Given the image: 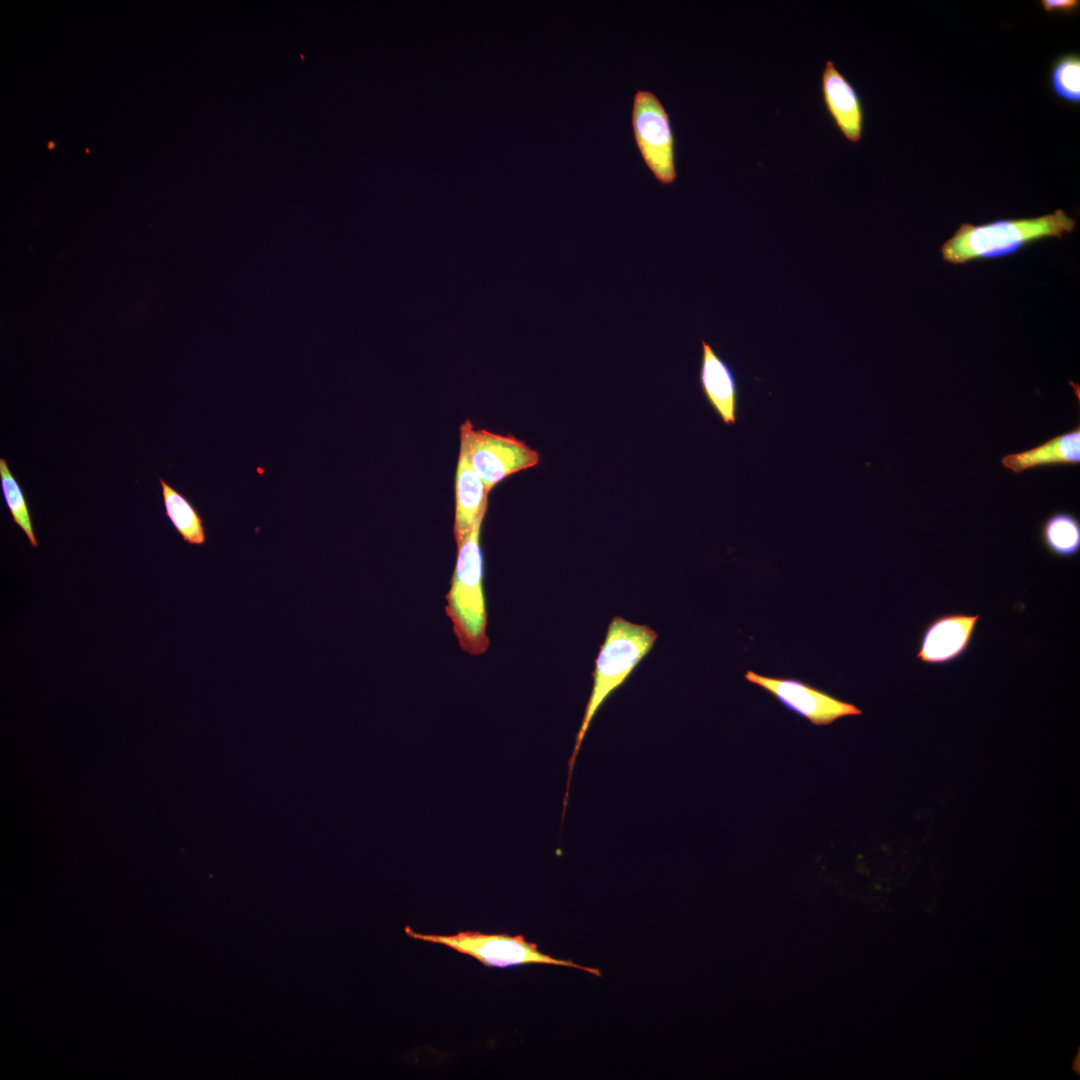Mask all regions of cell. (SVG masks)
<instances>
[{
	"label": "cell",
	"instance_id": "obj_1",
	"mask_svg": "<svg viewBox=\"0 0 1080 1080\" xmlns=\"http://www.w3.org/2000/svg\"><path fill=\"white\" fill-rule=\"evenodd\" d=\"M488 510L486 504L468 536L457 545V560L446 594L445 611L460 648L472 656L487 652V608L483 586L484 563L481 530Z\"/></svg>",
	"mask_w": 1080,
	"mask_h": 1080
},
{
	"label": "cell",
	"instance_id": "obj_2",
	"mask_svg": "<svg viewBox=\"0 0 1080 1080\" xmlns=\"http://www.w3.org/2000/svg\"><path fill=\"white\" fill-rule=\"evenodd\" d=\"M1075 226V220L1062 209L1034 218L997 220L983 225L962 223L943 243L940 252L944 261L955 265L1000 258L1044 238H1062Z\"/></svg>",
	"mask_w": 1080,
	"mask_h": 1080
},
{
	"label": "cell",
	"instance_id": "obj_3",
	"mask_svg": "<svg viewBox=\"0 0 1080 1080\" xmlns=\"http://www.w3.org/2000/svg\"><path fill=\"white\" fill-rule=\"evenodd\" d=\"M657 637L656 631L647 625L635 624L619 616L612 618L596 658L591 695L568 762L562 816H565L567 808L573 768L591 721L606 699L626 681L638 663L651 651Z\"/></svg>",
	"mask_w": 1080,
	"mask_h": 1080
},
{
	"label": "cell",
	"instance_id": "obj_4",
	"mask_svg": "<svg viewBox=\"0 0 1080 1080\" xmlns=\"http://www.w3.org/2000/svg\"><path fill=\"white\" fill-rule=\"evenodd\" d=\"M406 935L415 940L441 944L458 953L469 955L484 966L506 968L510 966L546 964L577 968L594 976H601L597 968L579 965L571 960L557 959L538 950L537 944L522 935L485 934L479 931H461L454 935L422 934L405 926Z\"/></svg>",
	"mask_w": 1080,
	"mask_h": 1080
},
{
	"label": "cell",
	"instance_id": "obj_5",
	"mask_svg": "<svg viewBox=\"0 0 1080 1080\" xmlns=\"http://www.w3.org/2000/svg\"><path fill=\"white\" fill-rule=\"evenodd\" d=\"M631 123L637 148L647 168L662 185L673 184L677 178L675 138L669 114L653 92L636 91Z\"/></svg>",
	"mask_w": 1080,
	"mask_h": 1080
},
{
	"label": "cell",
	"instance_id": "obj_6",
	"mask_svg": "<svg viewBox=\"0 0 1080 1080\" xmlns=\"http://www.w3.org/2000/svg\"><path fill=\"white\" fill-rule=\"evenodd\" d=\"M469 459L482 480L486 492L506 477L539 464L540 455L523 440L511 434L501 435L485 429H474L469 421L467 431Z\"/></svg>",
	"mask_w": 1080,
	"mask_h": 1080
},
{
	"label": "cell",
	"instance_id": "obj_7",
	"mask_svg": "<svg viewBox=\"0 0 1080 1080\" xmlns=\"http://www.w3.org/2000/svg\"><path fill=\"white\" fill-rule=\"evenodd\" d=\"M745 679L772 695L781 705L816 726L829 725L839 718L862 714L857 706L842 701L795 678H778L748 670Z\"/></svg>",
	"mask_w": 1080,
	"mask_h": 1080
},
{
	"label": "cell",
	"instance_id": "obj_8",
	"mask_svg": "<svg viewBox=\"0 0 1080 1080\" xmlns=\"http://www.w3.org/2000/svg\"><path fill=\"white\" fill-rule=\"evenodd\" d=\"M980 615L946 613L925 626L916 659L927 665H947L968 650Z\"/></svg>",
	"mask_w": 1080,
	"mask_h": 1080
},
{
	"label": "cell",
	"instance_id": "obj_9",
	"mask_svg": "<svg viewBox=\"0 0 1080 1080\" xmlns=\"http://www.w3.org/2000/svg\"><path fill=\"white\" fill-rule=\"evenodd\" d=\"M468 419L460 426V451L455 478V517L453 534L456 546L470 533L483 507L488 504V493L469 459L467 431Z\"/></svg>",
	"mask_w": 1080,
	"mask_h": 1080
},
{
	"label": "cell",
	"instance_id": "obj_10",
	"mask_svg": "<svg viewBox=\"0 0 1080 1080\" xmlns=\"http://www.w3.org/2000/svg\"><path fill=\"white\" fill-rule=\"evenodd\" d=\"M825 107L844 137L859 142L863 133L864 111L859 95L836 65L828 60L821 75Z\"/></svg>",
	"mask_w": 1080,
	"mask_h": 1080
},
{
	"label": "cell",
	"instance_id": "obj_11",
	"mask_svg": "<svg viewBox=\"0 0 1080 1080\" xmlns=\"http://www.w3.org/2000/svg\"><path fill=\"white\" fill-rule=\"evenodd\" d=\"M699 382L702 392L716 414L726 424L736 422L738 386L730 366L702 340Z\"/></svg>",
	"mask_w": 1080,
	"mask_h": 1080
},
{
	"label": "cell",
	"instance_id": "obj_12",
	"mask_svg": "<svg viewBox=\"0 0 1080 1080\" xmlns=\"http://www.w3.org/2000/svg\"><path fill=\"white\" fill-rule=\"evenodd\" d=\"M1080 463V427L1077 425L1072 430L1050 438L1031 449L1011 453L1001 458V464L1014 473H1022L1028 469L1060 466L1079 465Z\"/></svg>",
	"mask_w": 1080,
	"mask_h": 1080
},
{
	"label": "cell",
	"instance_id": "obj_13",
	"mask_svg": "<svg viewBox=\"0 0 1080 1080\" xmlns=\"http://www.w3.org/2000/svg\"><path fill=\"white\" fill-rule=\"evenodd\" d=\"M165 508V516L190 545H203L207 540L204 521L197 508L183 494L164 479L159 478Z\"/></svg>",
	"mask_w": 1080,
	"mask_h": 1080
},
{
	"label": "cell",
	"instance_id": "obj_14",
	"mask_svg": "<svg viewBox=\"0 0 1080 1080\" xmlns=\"http://www.w3.org/2000/svg\"><path fill=\"white\" fill-rule=\"evenodd\" d=\"M1040 541L1051 555L1071 559L1080 551V521L1070 511L1049 514L1039 529Z\"/></svg>",
	"mask_w": 1080,
	"mask_h": 1080
},
{
	"label": "cell",
	"instance_id": "obj_15",
	"mask_svg": "<svg viewBox=\"0 0 1080 1080\" xmlns=\"http://www.w3.org/2000/svg\"><path fill=\"white\" fill-rule=\"evenodd\" d=\"M0 481L3 496L13 522L25 533L30 545L37 548L39 542L33 530L27 500L4 458H0Z\"/></svg>",
	"mask_w": 1080,
	"mask_h": 1080
},
{
	"label": "cell",
	"instance_id": "obj_16",
	"mask_svg": "<svg viewBox=\"0 0 1080 1080\" xmlns=\"http://www.w3.org/2000/svg\"><path fill=\"white\" fill-rule=\"evenodd\" d=\"M1055 93L1066 101H1080V59L1067 55L1054 65L1051 73Z\"/></svg>",
	"mask_w": 1080,
	"mask_h": 1080
},
{
	"label": "cell",
	"instance_id": "obj_17",
	"mask_svg": "<svg viewBox=\"0 0 1080 1080\" xmlns=\"http://www.w3.org/2000/svg\"><path fill=\"white\" fill-rule=\"evenodd\" d=\"M1078 0H1043L1041 4L1046 12H1074L1079 7Z\"/></svg>",
	"mask_w": 1080,
	"mask_h": 1080
}]
</instances>
